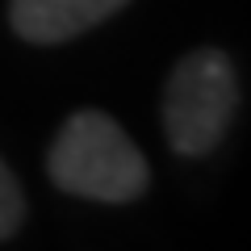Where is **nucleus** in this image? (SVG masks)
<instances>
[{
  "instance_id": "f257e3e1",
  "label": "nucleus",
  "mask_w": 251,
  "mask_h": 251,
  "mask_svg": "<svg viewBox=\"0 0 251 251\" xmlns=\"http://www.w3.org/2000/svg\"><path fill=\"white\" fill-rule=\"evenodd\" d=\"M46 176L59 193L100 205H126L151 188V163L117 117L75 109L46 147Z\"/></svg>"
},
{
  "instance_id": "f03ea898",
  "label": "nucleus",
  "mask_w": 251,
  "mask_h": 251,
  "mask_svg": "<svg viewBox=\"0 0 251 251\" xmlns=\"http://www.w3.org/2000/svg\"><path fill=\"white\" fill-rule=\"evenodd\" d=\"M243 100L239 67L218 46H193L176 59L163 84V138L180 159H205L226 138Z\"/></svg>"
},
{
  "instance_id": "7ed1b4c3",
  "label": "nucleus",
  "mask_w": 251,
  "mask_h": 251,
  "mask_svg": "<svg viewBox=\"0 0 251 251\" xmlns=\"http://www.w3.org/2000/svg\"><path fill=\"white\" fill-rule=\"evenodd\" d=\"M130 0H9V25L21 42L63 46L105 25Z\"/></svg>"
},
{
  "instance_id": "20e7f679",
  "label": "nucleus",
  "mask_w": 251,
  "mask_h": 251,
  "mask_svg": "<svg viewBox=\"0 0 251 251\" xmlns=\"http://www.w3.org/2000/svg\"><path fill=\"white\" fill-rule=\"evenodd\" d=\"M25 193H21V180L13 176V168L0 155V243L13 239V234L25 226Z\"/></svg>"
}]
</instances>
